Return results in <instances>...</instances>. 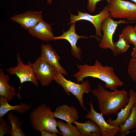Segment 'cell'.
Instances as JSON below:
<instances>
[{"label":"cell","instance_id":"6da1fadb","mask_svg":"<svg viewBox=\"0 0 136 136\" xmlns=\"http://www.w3.org/2000/svg\"><path fill=\"white\" fill-rule=\"evenodd\" d=\"M91 91L97 99L99 109L103 115L117 114L125 107L129 99V94L125 90L116 89L113 92L110 91L100 83L96 89Z\"/></svg>","mask_w":136,"mask_h":136},{"label":"cell","instance_id":"7a4b0ae2","mask_svg":"<svg viewBox=\"0 0 136 136\" xmlns=\"http://www.w3.org/2000/svg\"><path fill=\"white\" fill-rule=\"evenodd\" d=\"M77 66L79 71L73 76L78 83L82 82L85 78L88 77L97 78L105 83L106 88L111 90L124 84L115 73L113 67L108 65L104 66L97 60L93 65L77 64Z\"/></svg>","mask_w":136,"mask_h":136},{"label":"cell","instance_id":"3957f363","mask_svg":"<svg viewBox=\"0 0 136 136\" xmlns=\"http://www.w3.org/2000/svg\"><path fill=\"white\" fill-rule=\"evenodd\" d=\"M29 116L31 126L35 131H46L61 135V133L57 129V122L54 116L53 112L45 104L33 110Z\"/></svg>","mask_w":136,"mask_h":136},{"label":"cell","instance_id":"277c9868","mask_svg":"<svg viewBox=\"0 0 136 136\" xmlns=\"http://www.w3.org/2000/svg\"><path fill=\"white\" fill-rule=\"evenodd\" d=\"M54 80L61 85L67 95L70 93L74 95L78 100L80 105L84 110L87 111L84 103L83 96L85 93H90L91 91L90 85L87 81L82 82L81 84H76L66 79L62 74L57 72Z\"/></svg>","mask_w":136,"mask_h":136},{"label":"cell","instance_id":"5b68a950","mask_svg":"<svg viewBox=\"0 0 136 136\" xmlns=\"http://www.w3.org/2000/svg\"><path fill=\"white\" fill-rule=\"evenodd\" d=\"M112 18L136 20V4L123 0H109L108 5Z\"/></svg>","mask_w":136,"mask_h":136},{"label":"cell","instance_id":"8992f818","mask_svg":"<svg viewBox=\"0 0 136 136\" xmlns=\"http://www.w3.org/2000/svg\"><path fill=\"white\" fill-rule=\"evenodd\" d=\"M17 65L13 67H10L6 71L9 74H15L19 78L20 85L19 87V91L17 95L18 98L21 99L20 91L22 84L26 82H31L36 87H38L39 83L35 74L32 68V63L28 62L26 64L22 61L19 54L17 53Z\"/></svg>","mask_w":136,"mask_h":136},{"label":"cell","instance_id":"52a82bcc","mask_svg":"<svg viewBox=\"0 0 136 136\" xmlns=\"http://www.w3.org/2000/svg\"><path fill=\"white\" fill-rule=\"evenodd\" d=\"M32 68L37 79L44 86L48 85L54 80L57 72L54 67L40 57L32 64Z\"/></svg>","mask_w":136,"mask_h":136},{"label":"cell","instance_id":"ba28073f","mask_svg":"<svg viewBox=\"0 0 136 136\" xmlns=\"http://www.w3.org/2000/svg\"><path fill=\"white\" fill-rule=\"evenodd\" d=\"M78 14L76 16L71 13L70 22L68 25L73 23L80 20H86L91 22L94 26L96 29V36L101 38V26L103 21L108 17L110 16L108 5L105 6L99 14L92 15L87 13H83L78 11Z\"/></svg>","mask_w":136,"mask_h":136},{"label":"cell","instance_id":"9c48e42d","mask_svg":"<svg viewBox=\"0 0 136 136\" xmlns=\"http://www.w3.org/2000/svg\"><path fill=\"white\" fill-rule=\"evenodd\" d=\"M127 22L126 21L123 20L115 21L110 16L105 19L101 26L103 35L99 44V47L104 49H109L112 51L114 48L113 36L118 25L120 23Z\"/></svg>","mask_w":136,"mask_h":136},{"label":"cell","instance_id":"30bf717a","mask_svg":"<svg viewBox=\"0 0 136 136\" xmlns=\"http://www.w3.org/2000/svg\"><path fill=\"white\" fill-rule=\"evenodd\" d=\"M90 111H88L85 118L90 119L94 122L98 126L102 136H114L120 132L119 126L112 125L106 121L101 113L96 112L93 107L92 101H90Z\"/></svg>","mask_w":136,"mask_h":136},{"label":"cell","instance_id":"8fae6325","mask_svg":"<svg viewBox=\"0 0 136 136\" xmlns=\"http://www.w3.org/2000/svg\"><path fill=\"white\" fill-rule=\"evenodd\" d=\"M11 19L20 24L23 28L28 30L42 20L43 17L41 11L29 10L15 15L11 17Z\"/></svg>","mask_w":136,"mask_h":136},{"label":"cell","instance_id":"7c38bea8","mask_svg":"<svg viewBox=\"0 0 136 136\" xmlns=\"http://www.w3.org/2000/svg\"><path fill=\"white\" fill-rule=\"evenodd\" d=\"M69 29L66 31H63V33L60 36L54 37V41L60 39L67 40L71 46V52L72 54L79 60H81L82 50L76 45L77 42L80 38H86L89 37L85 36H79L75 32V22L73 23Z\"/></svg>","mask_w":136,"mask_h":136},{"label":"cell","instance_id":"4fadbf2b","mask_svg":"<svg viewBox=\"0 0 136 136\" xmlns=\"http://www.w3.org/2000/svg\"><path fill=\"white\" fill-rule=\"evenodd\" d=\"M41 53L40 57L49 64L53 66L57 72L65 75L67 73L60 65L59 61L60 57L53 49L49 43L45 45L43 44L41 45Z\"/></svg>","mask_w":136,"mask_h":136},{"label":"cell","instance_id":"5bb4252c","mask_svg":"<svg viewBox=\"0 0 136 136\" xmlns=\"http://www.w3.org/2000/svg\"><path fill=\"white\" fill-rule=\"evenodd\" d=\"M129 94L130 96L129 101L125 107L117 114L116 118L112 120L111 118L106 121L109 124L119 126L124 123L130 116L131 108L134 104L136 103V92L133 90H130Z\"/></svg>","mask_w":136,"mask_h":136},{"label":"cell","instance_id":"9a60e30c","mask_svg":"<svg viewBox=\"0 0 136 136\" xmlns=\"http://www.w3.org/2000/svg\"><path fill=\"white\" fill-rule=\"evenodd\" d=\"M52 26L43 20L32 28L28 30L29 34L45 41H54Z\"/></svg>","mask_w":136,"mask_h":136},{"label":"cell","instance_id":"2e32d148","mask_svg":"<svg viewBox=\"0 0 136 136\" xmlns=\"http://www.w3.org/2000/svg\"><path fill=\"white\" fill-rule=\"evenodd\" d=\"M53 114L55 117L64 120L70 124L79 119L77 109L72 106L65 104L58 107Z\"/></svg>","mask_w":136,"mask_h":136},{"label":"cell","instance_id":"e0dca14e","mask_svg":"<svg viewBox=\"0 0 136 136\" xmlns=\"http://www.w3.org/2000/svg\"><path fill=\"white\" fill-rule=\"evenodd\" d=\"M10 78L9 75L5 74L3 70H0V96H4L8 101H11L17 94L14 86L8 84Z\"/></svg>","mask_w":136,"mask_h":136},{"label":"cell","instance_id":"ac0fdd59","mask_svg":"<svg viewBox=\"0 0 136 136\" xmlns=\"http://www.w3.org/2000/svg\"><path fill=\"white\" fill-rule=\"evenodd\" d=\"M8 101L4 96L0 97V118H3L9 111L14 110L21 114H23L31 109L30 105L21 103L18 105L12 106L9 104Z\"/></svg>","mask_w":136,"mask_h":136},{"label":"cell","instance_id":"d6986e66","mask_svg":"<svg viewBox=\"0 0 136 136\" xmlns=\"http://www.w3.org/2000/svg\"><path fill=\"white\" fill-rule=\"evenodd\" d=\"M78 129L81 136H91L94 132L100 133L99 128L97 125L90 119L84 123H80L76 121L73 122Z\"/></svg>","mask_w":136,"mask_h":136},{"label":"cell","instance_id":"ffe728a7","mask_svg":"<svg viewBox=\"0 0 136 136\" xmlns=\"http://www.w3.org/2000/svg\"><path fill=\"white\" fill-rule=\"evenodd\" d=\"M120 135L126 134L130 130L136 128V103L131 108L130 115L125 123L119 126Z\"/></svg>","mask_w":136,"mask_h":136},{"label":"cell","instance_id":"44dd1931","mask_svg":"<svg viewBox=\"0 0 136 136\" xmlns=\"http://www.w3.org/2000/svg\"><path fill=\"white\" fill-rule=\"evenodd\" d=\"M7 116L12 127L10 135L11 136H25V134L21 128L22 123L19 120L18 117L11 112L8 113Z\"/></svg>","mask_w":136,"mask_h":136},{"label":"cell","instance_id":"7402d4cb","mask_svg":"<svg viewBox=\"0 0 136 136\" xmlns=\"http://www.w3.org/2000/svg\"><path fill=\"white\" fill-rule=\"evenodd\" d=\"M57 126L61 131L62 136H81L76 126L59 120L57 122Z\"/></svg>","mask_w":136,"mask_h":136},{"label":"cell","instance_id":"603a6c76","mask_svg":"<svg viewBox=\"0 0 136 136\" xmlns=\"http://www.w3.org/2000/svg\"><path fill=\"white\" fill-rule=\"evenodd\" d=\"M119 39L116 42H114V49L112 51L114 56L124 53L129 49L130 46L127 40L124 37L119 35Z\"/></svg>","mask_w":136,"mask_h":136},{"label":"cell","instance_id":"cb8c5ba5","mask_svg":"<svg viewBox=\"0 0 136 136\" xmlns=\"http://www.w3.org/2000/svg\"><path fill=\"white\" fill-rule=\"evenodd\" d=\"M119 35L124 37L129 44H132L136 47V32L134 26L129 25H127L124 28Z\"/></svg>","mask_w":136,"mask_h":136},{"label":"cell","instance_id":"d4e9b609","mask_svg":"<svg viewBox=\"0 0 136 136\" xmlns=\"http://www.w3.org/2000/svg\"><path fill=\"white\" fill-rule=\"evenodd\" d=\"M128 71L130 78L136 82V58H132L130 59Z\"/></svg>","mask_w":136,"mask_h":136},{"label":"cell","instance_id":"484cf974","mask_svg":"<svg viewBox=\"0 0 136 136\" xmlns=\"http://www.w3.org/2000/svg\"><path fill=\"white\" fill-rule=\"evenodd\" d=\"M12 129L3 118H0V136L11 135Z\"/></svg>","mask_w":136,"mask_h":136},{"label":"cell","instance_id":"4316f807","mask_svg":"<svg viewBox=\"0 0 136 136\" xmlns=\"http://www.w3.org/2000/svg\"><path fill=\"white\" fill-rule=\"evenodd\" d=\"M102 0H88V3L87 4V8L89 11L93 12L95 11L96 8V5L98 2ZM106 0L108 3L109 0Z\"/></svg>","mask_w":136,"mask_h":136},{"label":"cell","instance_id":"83f0119b","mask_svg":"<svg viewBox=\"0 0 136 136\" xmlns=\"http://www.w3.org/2000/svg\"><path fill=\"white\" fill-rule=\"evenodd\" d=\"M42 136H57L56 133H52L49 132L43 131L40 132Z\"/></svg>","mask_w":136,"mask_h":136},{"label":"cell","instance_id":"f1b7e54d","mask_svg":"<svg viewBox=\"0 0 136 136\" xmlns=\"http://www.w3.org/2000/svg\"><path fill=\"white\" fill-rule=\"evenodd\" d=\"M131 56L132 58H136V47H134L133 48Z\"/></svg>","mask_w":136,"mask_h":136},{"label":"cell","instance_id":"f546056e","mask_svg":"<svg viewBox=\"0 0 136 136\" xmlns=\"http://www.w3.org/2000/svg\"><path fill=\"white\" fill-rule=\"evenodd\" d=\"M52 0H47V3L49 4H51V3Z\"/></svg>","mask_w":136,"mask_h":136},{"label":"cell","instance_id":"4dcf8cb0","mask_svg":"<svg viewBox=\"0 0 136 136\" xmlns=\"http://www.w3.org/2000/svg\"><path fill=\"white\" fill-rule=\"evenodd\" d=\"M134 29L136 32V25L134 26Z\"/></svg>","mask_w":136,"mask_h":136},{"label":"cell","instance_id":"1f68e13d","mask_svg":"<svg viewBox=\"0 0 136 136\" xmlns=\"http://www.w3.org/2000/svg\"><path fill=\"white\" fill-rule=\"evenodd\" d=\"M130 0L134 2L135 3V4H136V0Z\"/></svg>","mask_w":136,"mask_h":136}]
</instances>
